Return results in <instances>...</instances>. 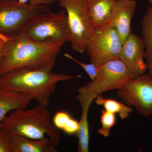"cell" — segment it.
<instances>
[{
    "mask_svg": "<svg viewBox=\"0 0 152 152\" xmlns=\"http://www.w3.org/2000/svg\"><path fill=\"white\" fill-rule=\"evenodd\" d=\"M151 149H152V140H151Z\"/></svg>",
    "mask_w": 152,
    "mask_h": 152,
    "instance_id": "d4e9b609",
    "label": "cell"
},
{
    "mask_svg": "<svg viewBox=\"0 0 152 152\" xmlns=\"http://www.w3.org/2000/svg\"><path fill=\"white\" fill-rule=\"evenodd\" d=\"M53 123L58 129L69 135L77 134L79 129V122L65 111L57 112L53 119Z\"/></svg>",
    "mask_w": 152,
    "mask_h": 152,
    "instance_id": "ac0fdd59",
    "label": "cell"
},
{
    "mask_svg": "<svg viewBox=\"0 0 152 152\" xmlns=\"http://www.w3.org/2000/svg\"><path fill=\"white\" fill-rule=\"evenodd\" d=\"M132 78L121 60H112L99 66L94 79L79 88L76 99L94 100L105 92L120 88Z\"/></svg>",
    "mask_w": 152,
    "mask_h": 152,
    "instance_id": "5b68a950",
    "label": "cell"
},
{
    "mask_svg": "<svg viewBox=\"0 0 152 152\" xmlns=\"http://www.w3.org/2000/svg\"><path fill=\"white\" fill-rule=\"evenodd\" d=\"M66 43L63 41L39 42L21 33L8 36L0 57V76L19 70H52Z\"/></svg>",
    "mask_w": 152,
    "mask_h": 152,
    "instance_id": "6da1fadb",
    "label": "cell"
},
{
    "mask_svg": "<svg viewBox=\"0 0 152 152\" xmlns=\"http://www.w3.org/2000/svg\"><path fill=\"white\" fill-rule=\"evenodd\" d=\"M0 152H12L10 134L0 126Z\"/></svg>",
    "mask_w": 152,
    "mask_h": 152,
    "instance_id": "44dd1931",
    "label": "cell"
},
{
    "mask_svg": "<svg viewBox=\"0 0 152 152\" xmlns=\"http://www.w3.org/2000/svg\"><path fill=\"white\" fill-rule=\"evenodd\" d=\"M64 56L67 58L74 61V62H75L80 66L81 67H82L83 69L84 70L85 72L88 74V75L90 77L91 80H93L94 79L97 73L99 66H97L94 64L91 63L89 64H86L82 63L78 60L76 59L69 54L64 53Z\"/></svg>",
    "mask_w": 152,
    "mask_h": 152,
    "instance_id": "ffe728a7",
    "label": "cell"
},
{
    "mask_svg": "<svg viewBox=\"0 0 152 152\" xmlns=\"http://www.w3.org/2000/svg\"><path fill=\"white\" fill-rule=\"evenodd\" d=\"M20 4H28L29 2L30 5L36 7L39 5H48L54 4L56 0H18Z\"/></svg>",
    "mask_w": 152,
    "mask_h": 152,
    "instance_id": "7402d4cb",
    "label": "cell"
},
{
    "mask_svg": "<svg viewBox=\"0 0 152 152\" xmlns=\"http://www.w3.org/2000/svg\"><path fill=\"white\" fill-rule=\"evenodd\" d=\"M1 1V0H0V1ZM15 1H18V0H15Z\"/></svg>",
    "mask_w": 152,
    "mask_h": 152,
    "instance_id": "4316f807",
    "label": "cell"
},
{
    "mask_svg": "<svg viewBox=\"0 0 152 152\" xmlns=\"http://www.w3.org/2000/svg\"><path fill=\"white\" fill-rule=\"evenodd\" d=\"M100 122L102 126L97 130L98 132L104 137L110 134L111 129L116 123V114L103 110L102 111Z\"/></svg>",
    "mask_w": 152,
    "mask_h": 152,
    "instance_id": "d6986e66",
    "label": "cell"
},
{
    "mask_svg": "<svg viewBox=\"0 0 152 152\" xmlns=\"http://www.w3.org/2000/svg\"><path fill=\"white\" fill-rule=\"evenodd\" d=\"M120 60L124 64L133 78L146 74L148 67L142 38L132 33L123 44Z\"/></svg>",
    "mask_w": 152,
    "mask_h": 152,
    "instance_id": "30bf717a",
    "label": "cell"
},
{
    "mask_svg": "<svg viewBox=\"0 0 152 152\" xmlns=\"http://www.w3.org/2000/svg\"><path fill=\"white\" fill-rule=\"evenodd\" d=\"M34 98L25 94L9 91L0 86V124L11 111L26 109Z\"/></svg>",
    "mask_w": 152,
    "mask_h": 152,
    "instance_id": "4fadbf2b",
    "label": "cell"
},
{
    "mask_svg": "<svg viewBox=\"0 0 152 152\" xmlns=\"http://www.w3.org/2000/svg\"><path fill=\"white\" fill-rule=\"evenodd\" d=\"M8 37V36L0 33V57H1V52L3 45L7 39Z\"/></svg>",
    "mask_w": 152,
    "mask_h": 152,
    "instance_id": "603a6c76",
    "label": "cell"
},
{
    "mask_svg": "<svg viewBox=\"0 0 152 152\" xmlns=\"http://www.w3.org/2000/svg\"><path fill=\"white\" fill-rule=\"evenodd\" d=\"M58 5L66 13L72 49L76 53L83 54L95 29L88 0H58Z\"/></svg>",
    "mask_w": 152,
    "mask_h": 152,
    "instance_id": "8992f818",
    "label": "cell"
},
{
    "mask_svg": "<svg viewBox=\"0 0 152 152\" xmlns=\"http://www.w3.org/2000/svg\"><path fill=\"white\" fill-rule=\"evenodd\" d=\"M151 7H152V4H151Z\"/></svg>",
    "mask_w": 152,
    "mask_h": 152,
    "instance_id": "484cf974",
    "label": "cell"
},
{
    "mask_svg": "<svg viewBox=\"0 0 152 152\" xmlns=\"http://www.w3.org/2000/svg\"><path fill=\"white\" fill-rule=\"evenodd\" d=\"M90 104L81 105V115L79 121V129L77 135L78 138V152L89 151V130L88 122V113Z\"/></svg>",
    "mask_w": 152,
    "mask_h": 152,
    "instance_id": "2e32d148",
    "label": "cell"
},
{
    "mask_svg": "<svg viewBox=\"0 0 152 152\" xmlns=\"http://www.w3.org/2000/svg\"><path fill=\"white\" fill-rule=\"evenodd\" d=\"M81 77V75L54 73L52 70H19L0 76V86L30 96L38 104L48 107L59 82Z\"/></svg>",
    "mask_w": 152,
    "mask_h": 152,
    "instance_id": "7a4b0ae2",
    "label": "cell"
},
{
    "mask_svg": "<svg viewBox=\"0 0 152 152\" xmlns=\"http://www.w3.org/2000/svg\"><path fill=\"white\" fill-rule=\"evenodd\" d=\"M142 39L145 46L148 74L152 77V7L147 10L141 22Z\"/></svg>",
    "mask_w": 152,
    "mask_h": 152,
    "instance_id": "9a60e30c",
    "label": "cell"
},
{
    "mask_svg": "<svg viewBox=\"0 0 152 152\" xmlns=\"http://www.w3.org/2000/svg\"><path fill=\"white\" fill-rule=\"evenodd\" d=\"M12 152H57L56 147L48 137L39 140L28 138L16 134H10Z\"/></svg>",
    "mask_w": 152,
    "mask_h": 152,
    "instance_id": "7c38bea8",
    "label": "cell"
},
{
    "mask_svg": "<svg viewBox=\"0 0 152 152\" xmlns=\"http://www.w3.org/2000/svg\"><path fill=\"white\" fill-rule=\"evenodd\" d=\"M26 109L12 111L4 118L0 126L9 134L33 140L44 139L47 135L53 143L58 146L61 135L51 122V115L47 106L38 104L35 107Z\"/></svg>",
    "mask_w": 152,
    "mask_h": 152,
    "instance_id": "3957f363",
    "label": "cell"
},
{
    "mask_svg": "<svg viewBox=\"0 0 152 152\" xmlns=\"http://www.w3.org/2000/svg\"><path fill=\"white\" fill-rule=\"evenodd\" d=\"M116 94L123 103L135 108L143 117L152 115V77L148 73L131 79Z\"/></svg>",
    "mask_w": 152,
    "mask_h": 152,
    "instance_id": "9c48e42d",
    "label": "cell"
},
{
    "mask_svg": "<svg viewBox=\"0 0 152 152\" xmlns=\"http://www.w3.org/2000/svg\"><path fill=\"white\" fill-rule=\"evenodd\" d=\"M151 4H152V0H147Z\"/></svg>",
    "mask_w": 152,
    "mask_h": 152,
    "instance_id": "cb8c5ba5",
    "label": "cell"
},
{
    "mask_svg": "<svg viewBox=\"0 0 152 152\" xmlns=\"http://www.w3.org/2000/svg\"><path fill=\"white\" fill-rule=\"evenodd\" d=\"M117 0H88V6L95 28L109 23L111 13Z\"/></svg>",
    "mask_w": 152,
    "mask_h": 152,
    "instance_id": "5bb4252c",
    "label": "cell"
},
{
    "mask_svg": "<svg viewBox=\"0 0 152 152\" xmlns=\"http://www.w3.org/2000/svg\"><path fill=\"white\" fill-rule=\"evenodd\" d=\"M50 11L48 5L33 7L15 0L0 1V33L7 36L20 31L28 20L41 13Z\"/></svg>",
    "mask_w": 152,
    "mask_h": 152,
    "instance_id": "ba28073f",
    "label": "cell"
},
{
    "mask_svg": "<svg viewBox=\"0 0 152 152\" xmlns=\"http://www.w3.org/2000/svg\"><path fill=\"white\" fill-rule=\"evenodd\" d=\"M122 45L115 29L109 23L102 27L95 28L87 42L86 52L90 63L99 66L120 59Z\"/></svg>",
    "mask_w": 152,
    "mask_h": 152,
    "instance_id": "52a82bcc",
    "label": "cell"
},
{
    "mask_svg": "<svg viewBox=\"0 0 152 152\" xmlns=\"http://www.w3.org/2000/svg\"><path fill=\"white\" fill-rule=\"evenodd\" d=\"M136 8L135 0H117L112 9L109 23L115 29L123 44L132 33L131 22Z\"/></svg>",
    "mask_w": 152,
    "mask_h": 152,
    "instance_id": "8fae6325",
    "label": "cell"
},
{
    "mask_svg": "<svg viewBox=\"0 0 152 152\" xmlns=\"http://www.w3.org/2000/svg\"><path fill=\"white\" fill-rule=\"evenodd\" d=\"M95 100V102L97 104L102 106L104 110L107 111L118 114L121 119L128 118L133 112L132 107L123 102H120L113 99L104 98L101 95L97 96Z\"/></svg>",
    "mask_w": 152,
    "mask_h": 152,
    "instance_id": "e0dca14e",
    "label": "cell"
},
{
    "mask_svg": "<svg viewBox=\"0 0 152 152\" xmlns=\"http://www.w3.org/2000/svg\"><path fill=\"white\" fill-rule=\"evenodd\" d=\"M20 33L39 42H69L70 33L66 11L62 8L56 13L48 11L38 14L28 21Z\"/></svg>",
    "mask_w": 152,
    "mask_h": 152,
    "instance_id": "277c9868",
    "label": "cell"
}]
</instances>
